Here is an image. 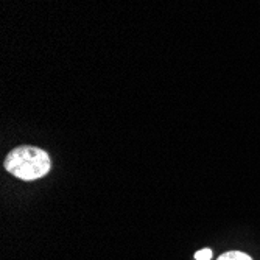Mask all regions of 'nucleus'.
<instances>
[{
    "instance_id": "f257e3e1",
    "label": "nucleus",
    "mask_w": 260,
    "mask_h": 260,
    "mask_svg": "<svg viewBox=\"0 0 260 260\" xmlns=\"http://www.w3.org/2000/svg\"><path fill=\"white\" fill-rule=\"evenodd\" d=\"M5 169L22 181H35L50 172V157L41 148L23 145L10 151Z\"/></svg>"
},
{
    "instance_id": "f03ea898",
    "label": "nucleus",
    "mask_w": 260,
    "mask_h": 260,
    "mask_svg": "<svg viewBox=\"0 0 260 260\" xmlns=\"http://www.w3.org/2000/svg\"><path fill=\"white\" fill-rule=\"evenodd\" d=\"M218 260H252L249 255H246L245 252H240V251H231V252H226L223 255L218 257Z\"/></svg>"
},
{
    "instance_id": "7ed1b4c3",
    "label": "nucleus",
    "mask_w": 260,
    "mask_h": 260,
    "mask_svg": "<svg viewBox=\"0 0 260 260\" xmlns=\"http://www.w3.org/2000/svg\"><path fill=\"white\" fill-rule=\"evenodd\" d=\"M212 257V251L210 249H201L198 252H195V258L197 260H210Z\"/></svg>"
}]
</instances>
